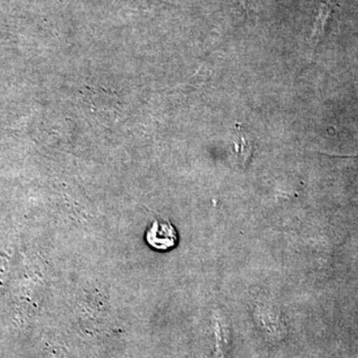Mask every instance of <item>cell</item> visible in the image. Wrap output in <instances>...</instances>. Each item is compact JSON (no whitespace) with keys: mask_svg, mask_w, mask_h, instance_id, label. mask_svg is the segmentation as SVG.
<instances>
[{"mask_svg":"<svg viewBox=\"0 0 358 358\" xmlns=\"http://www.w3.org/2000/svg\"><path fill=\"white\" fill-rule=\"evenodd\" d=\"M333 2L331 0H320L319 13H317V20L313 25V32L312 35V41L317 43L320 37L324 34V29L329 16L333 13Z\"/></svg>","mask_w":358,"mask_h":358,"instance_id":"7a4b0ae2","label":"cell"},{"mask_svg":"<svg viewBox=\"0 0 358 358\" xmlns=\"http://www.w3.org/2000/svg\"><path fill=\"white\" fill-rule=\"evenodd\" d=\"M252 141L250 140L248 134L245 133L243 129L240 126H236V134H235V150H236L238 157L242 160L244 164L250 159L252 155Z\"/></svg>","mask_w":358,"mask_h":358,"instance_id":"3957f363","label":"cell"},{"mask_svg":"<svg viewBox=\"0 0 358 358\" xmlns=\"http://www.w3.org/2000/svg\"><path fill=\"white\" fill-rule=\"evenodd\" d=\"M145 242L155 251H171L178 243V233L171 221L155 220L145 232Z\"/></svg>","mask_w":358,"mask_h":358,"instance_id":"6da1fadb","label":"cell"}]
</instances>
